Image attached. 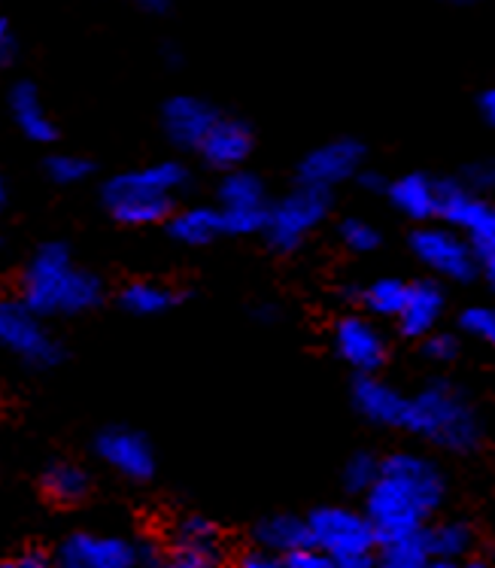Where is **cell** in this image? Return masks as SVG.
<instances>
[{"instance_id":"1","label":"cell","mask_w":495,"mask_h":568,"mask_svg":"<svg viewBox=\"0 0 495 568\" xmlns=\"http://www.w3.org/2000/svg\"><path fill=\"white\" fill-rule=\"evenodd\" d=\"M447 480L435 459L420 453H392L381 465V477L365 493V514L377 529L381 545L420 535L444 505Z\"/></svg>"},{"instance_id":"2","label":"cell","mask_w":495,"mask_h":568,"mask_svg":"<svg viewBox=\"0 0 495 568\" xmlns=\"http://www.w3.org/2000/svg\"><path fill=\"white\" fill-rule=\"evenodd\" d=\"M104 283L73 262L64 244H43L19 277V302L40 316H77L98 307Z\"/></svg>"},{"instance_id":"3","label":"cell","mask_w":495,"mask_h":568,"mask_svg":"<svg viewBox=\"0 0 495 568\" xmlns=\"http://www.w3.org/2000/svg\"><path fill=\"white\" fill-rule=\"evenodd\" d=\"M404 429L449 453H472L484 442V417L453 383L435 381L407 402Z\"/></svg>"},{"instance_id":"4","label":"cell","mask_w":495,"mask_h":568,"mask_svg":"<svg viewBox=\"0 0 495 568\" xmlns=\"http://www.w3.org/2000/svg\"><path fill=\"white\" fill-rule=\"evenodd\" d=\"M185 186H189V168L183 162H159L107 180L104 204L115 222L131 229H147L171 220L173 197Z\"/></svg>"},{"instance_id":"5","label":"cell","mask_w":495,"mask_h":568,"mask_svg":"<svg viewBox=\"0 0 495 568\" xmlns=\"http://www.w3.org/2000/svg\"><path fill=\"white\" fill-rule=\"evenodd\" d=\"M311 541L337 562V568H374L377 566V529L371 526L368 514L325 505L307 517Z\"/></svg>"},{"instance_id":"6","label":"cell","mask_w":495,"mask_h":568,"mask_svg":"<svg viewBox=\"0 0 495 568\" xmlns=\"http://www.w3.org/2000/svg\"><path fill=\"white\" fill-rule=\"evenodd\" d=\"M332 210V192L313 186H301L295 192H289L286 197H280L276 204L267 210L265 241L267 246H274L276 253H292L299 250L307 237H311L329 216Z\"/></svg>"},{"instance_id":"7","label":"cell","mask_w":495,"mask_h":568,"mask_svg":"<svg viewBox=\"0 0 495 568\" xmlns=\"http://www.w3.org/2000/svg\"><path fill=\"white\" fill-rule=\"evenodd\" d=\"M0 341L12 356L34 368H52L64 356L61 341L49 332L43 316L22 302H7L0 307Z\"/></svg>"},{"instance_id":"8","label":"cell","mask_w":495,"mask_h":568,"mask_svg":"<svg viewBox=\"0 0 495 568\" xmlns=\"http://www.w3.org/2000/svg\"><path fill=\"white\" fill-rule=\"evenodd\" d=\"M441 207L438 216L449 229L462 232L481 255V262L495 258V207L486 204L484 197L468 192L459 180H441L438 183Z\"/></svg>"},{"instance_id":"9","label":"cell","mask_w":495,"mask_h":568,"mask_svg":"<svg viewBox=\"0 0 495 568\" xmlns=\"http://www.w3.org/2000/svg\"><path fill=\"white\" fill-rule=\"evenodd\" d=\"M411 250L428 271L444 280L468 283L481 271V255L456 229H420L411 237Z\"/></svg>"},{"instance_id":"10","label":"cell","mask_w":495,"mask_h":568,"mask_svg":"<svg viewBox=\"0 0 495 568\" xmlns=\"http://www.w3.org/2000/svg\"><path fill=\"white\" fill-rule=\"evenodd\" d=\"M220 210L225 234H259L267 225L265 180L253 171H229L220 183Z\"/></svg>"},{"instance_id":"11","label":"cell","mask_w":495,"mask_h":568,"mask_svg":"<svg viewBox=\"0 0 495 568\" xmlns=\"http://www.w3.org/2000/svg\"><path fill=\"white\" fill-rule=\"evenodd\" d=\"M362 164H365V146L353 138H337L329 140L323 146H316L307 152L299 164V183L301 186L325 189L332 192L346 180L362 174Z\"/></svg>"},{"instance_id":"12","label":"cell","mask_w":495,"mask_h":568,"mask_svg":"<svg viewBox=\"0 0 495 568\" xmlns=\"http://www.w3.org/2000/svg\"><path fill=\"white\" fill-rule=\"evenodd\" d=\"M138 547L113 535L77 532L58 547L52 568H138Z\"/></svg>"},{"instance_id":"13","label":"cell","mask_w":495,"mask_h":568,"mask_svg":"<svg viewBox=\"0 0 495 568\" xmlns=\"http://www.w3.org/2000/svg\"><path fill=\"white\" fill-rule=\"evenodd\" d=\"M220 119V110L198 94H173L162 106L164 134L180 150H201Z\"/></svg>"},{"instance_id":"14","label":"cell","mask_w":495,"mask_h":568,"mask_svg":"<svg viewBox=\"0 0 495 568\" xmlns=\"http://www.w3.org/2000/svg\"><path fill=\"white\" fill-rule=\"evenodd\" d=\"M332 341L337 356L350 368H356L358 374L381 372L383 362H386V349H390L381 328L371 320H365V316H344V320H337Z\"/></svg>"},{"instance_id":"15","label":"cell","mask_w":495,"mask_h":568,"mask_svg":"<svg viewBox=\"0 0 495 568\" xmlns=\"http://www.w3.org/2000/svg\"><path fill=\"white\" fill-rule=\"evenodd\" d=\"M220 529L208 517H183L176 526V545L159 568H220Z\"/></svg>"},{"instance_id":"16","label":"cell","mask_w":495,"mask_h":568,"mask_svg":"<svg viewBox=\"0 0 495 568\" xmlns=\"http://www.w3.org/2000/svg\"><path fill=\"white\" fill-rule=\"evenodd\" d=\"M94 450L113 471L128 480H150L155 471V453L150 442L134 429H122V426L104 429L94 442Z\"/></svg>"},{"instance_id":"17","label":"cell","mask_w":495,"mask_h":568,"mask_svg":"<svg viewBox=\"0 0 495 568\" xmlns=\"http://www.w3.org/2000/svg\"><path fill=\"white\" fill-rule=\"evenodd\" d=\"M407 402L411 398H404L392 383L381 381L374 374H358V381L353 383V405L374 426H398V429H404Z\"/></svg>"},{"instance_id":"18","label":"cell","mask_w":495,"mask_h":568,"mask_svg":"<svg viewBox=\"0 0 495 568\" xmlns=\"http://www.w3.org/2000/svg\"><path fill=\"white\" fill-rule=\"evenodd\" d=\"M198 152L216 171H225V174L238 171L250 159V152H253V131H250V125L243 119L222 116Z\"/></svg>"},{"instance_id":"19","label":"cell","mask_w":495,"mask_h":568,"mask_svg":"<svg viewBox=\"0 0 495 568\" xmlns=\"http://www.w3.org/2000/svg\"><path fill=\"white\" fill-rule=\"evenodd\" d=\"M441 314H444V290L435 280H416L407 292L398 328L404 337H428L435 332Z\"/></svg>"},{"instance_id":"20","label":"cell","mask_w":495,"mask_h":568,"mask_svg":"<svg viewBox=\"0 0 495 568\" xmlns=\"http://www.w3.org/2000/svg\"><path fill=\"white\" fill-rule=\"evenodd\" d=\"M10 116L28 140H34V143H52L55 140V122L47 113L34 82H16L12 85Z\"/></svg>"},{"instance_id":"21","label":"cell","mask_w":495,"mask_h":568,"mask_svg":"<svg viewBox=\"0 0 495 568\" xmlns=\"http://www.w3.org/2000/svg\"><path fill=\"white\" fill-rule=\"evenodd\" d=\"M390 197L407 220L426 222L438 216L441 195L438 183H432L426 174H404L390 186Z\"/></svg>"},{"instance_id":"22","label":"cell","mask_w":495,"mask_h":568,"mask_svg":"<svg viewBox=\"0 0 495 568\" xmlns=\"http://www.w3.org/2000/svg\"><path fill=\"white\" fill-rule=\"evenodd\" d=\"M255 538L267 554H283V557L295 554V550H304V547H313L311 523L301 520L295 514H271V517H265L255 529Z\"/></svg>"},{"instance_id":"23","label":"cell","mask_w":495,"mask_h":568,"mask_svg":"<svg viewBox=\"0 0 495 568\" xmlns=\"http://www.w3.org/2000/svg\"><path fill=\"white\" fill-rule=\"evenodd\" d=\"M168 234L176 244L204 246L213 244L220 234H225V220L222 210L216 207H189L183 213H173L168 220Z\"/></svg>"},{"instance_id":"24","label":"cell","mask_w":495,"mask_h":568,"mask_svg":"<svg viewBox=\"0 0 495 568\" xmlns=\"http://www.w3.org/2000/svg\"><path fill=\"white\" fill-rule=\"evenodd\" d=\"M423 541H426L432 559L459 562V559H468V554H472L474 529L462 520H444L435 523V526H426Z\"/></svg>"},{"instance_id":"25","label":"cell","mask_w":495,"mask_h":568,"mask_svg":"<svg viewBox=\"0 0 495 568\" xmlns=\"http://www.w3.org/2000/svg\"><path fill=\"white\" fill-rule=\"evenodd\" d=\"M176 292L164 283H155V280H134L128 283L125 290L119 292V304L125 307L128 314L134 316H159L168 314L173 304H176Z\"/></svg>"},{"instance_id":"26","label":"cell","mask_w":495,"mask_h":568,"mask_svg":"<svg viewBox=\"0 0 495 568\" xmlns=\"http://www.w3.org/2000/svg\"><path fill=\"white\" fill-rule=\"evenodd\" d=\"M89 475L85 468L77 463H55L43 475V489H47L49 499H55L58 505H77L89 496Z\"/></svg>"},{"instance_id":"27","label":"cell","mask_w":495,"mask_h":568,"mask_svg":"<svg viewBox=\"0 0 495 568\" xmlns=\"http://www.w3.org/2000/svg\"><path fill=\"white\" fill-rule=\"evenodd\" d=\"M407 292L411 286L398 277H381L374 280L371 286H365L362 292V304L368 307L371 314L381 316V320H390V316H402L404 304H407Z\"/></svg>"},{"instance_id":"28","label":"cell","mask_w":495,"mask_h":568,"mask_svg":"<svg viewBox=\"0 0 495 568\" xmlns=\"http://www.w3.org/2000/svg\"><path fill=\"white\" fill-rule=\"evenodd\" d=\"M432 562L423 532L411 535V538H398V541H386L381 545L377 554V566L374 568H426Z\"/></svg>"},{"instance_id":"29","label":"cell","mask_w":495,"mask_h":568,"mask_svg":"<svg viewBox=\"0 0 495 568\" xmlns=\"http://www.w3.org/2000/svg\"><path fill=\"white\" fill-rule=\"evenodd\" d=\"M381 465L383 459H377L374 453H365V450L353 453V456L344 463V487L350 489V493L365 496V493L374 487V480L381 477Z\"/></svg>"},{"instance_id":"30","label":"cell","mask_w":495,"mask_h":568,"mask_svg":"<svg viewBox=\"0 0 495 568\" xmlns=\"http://www.w3.org/2000/svg\"><path fill=\"white\" fill-rule=\"evenodd\" d=\"M92 168L94 164L89 162V159L64 152V155H52V159H49L47 174L52 183H58V186H77L82 180H89Z\"/></svg>"},{"instance_id":"31","label":"cell","mask_w":495,"mask_h":568,"mask_svg":"<svg viewBox=\"0 0 495 568\" xmlns=\"http://www.w3.org/2000/svg\"><path fill=\"white\" fill-rule=\"evenodd\" d=\"M337 237H341V244H344L346 250H353V253L358 255L374 253V250L381 246V232H377L371 222L358 220V216H350V220L341 222Z\"/></svg>"},{"instance_id":"32","label":"cell","mask_w":495,"mask_h":568,"mask_svg":"<svg viewBox=\"0 0 495 568\" xmlns=\"http://www.w3.org/2000/svg\"><path fill=\"white\" fill-rule=\"evenodd\" d=\"M459 325L465 335L484 341L489 347H495V307H484V304H474L468 311H462Z\"/></svg>"},{"instance_id":"33","label":"cell","mask_w":495,"mask_h":568,"mask_svg":"<svg viewBox=\"0 0 495 568\" xmlns=\"http://www.w3.org/2000/svg\"><path fill=\"white\" fill-rule=\"evenodd\" d=\"M459 353V341L453 335H444V332H432L428 337H423V356L428 362H438V365H447V362L456 359Z\"/></svg>"},{"instance_id":"34","label":"cell","mask_w":495,"mask_h":568,"mask_svg":"<svg viewBox=\"0 0 495 568\" xmlns=\"http://www.w3.org/2000/svg\"><path fill=\"white\" fill-rule=\"evenodd\" d=\"M283 566L286 568H337L329 554L323 550H316V547H304V550H295V554H289L283 557Z\"/></svg>"},{"instance_id":"35","label":"cell","mask_w":495,"mask_h":568,"mask_svg":"<svg viewBox=\"0 0 495 568\" xmlns=\"http://www.w3.org/2000/svg\"><path fill=\"white\" fill-rule=\"evenodd\" d=\"M465 186L477 189V192H489V189H495V159H484V162L468 164V171H465Z\"/></svg>"},{"instance_id":"36","label":"cell","mask_w":495,"mask_h":568,"mask_svg":"<svg viewBox=\"0 0 495 568\" xmlns=\"http://www.w3.org/2000/svg\"><path fill=\"white\" fill-rule=\"evenodd\" d=\"M16 55H19V37L12 31L10 19H3V22H0V61L10 68L12 61H16Z\"/></svg>"},{"instance_id":"37","label":"cell","mask_w":495,"mask_h":568,"mask_svg":"<svg viewBox=\"0 0 495 568\" xmlns=\"http://www.w3.org/2000/svg\"><path fill=\"white\" fill-rule=\"evenodd\" d=\"M52 566H55V559H49V554H43V550H24L22 557L7 559L0 568H52Z\"/></svg>"},{"instance_id":"38","label":"cell","mask_w":495,"mask_h":568,"mask_svg":"<svg viewBox=\"0 0 495 568\" xmlns=\"http://www.w3.org/2000/svg\"><path fill=\"white\" fill-rule=\"evenodd\" d=\"M231 568H286L280 559H274L271 554H265V550H253V554H243L238 562Z\"/></svg>"},{"instance_id":"39","label":"cell","mask_w":495,"mask_h":568,"mask_svg":"<svg viewBox=\"0 0 495 568\" xmlns=\"http://www.w3.org/2000/svg\"><path fill=\"white\" fill-rule=\"evenodd\" d=\"M358 183H362V189H368V192H390L392 186V183H386V176L377 174V171H362Z\"/></svg>"},{"instance_id":"40","label":"cell","mask_w":495,"mask_h":568,"mask_svg":"<svg viewBox=\"0 0 495 568\" xmlns=\"http://www.w3.org/2000/svg\"><path fill=\"white\" fill-rule=\"evenodd\" d=\"M481 113H484V119L489 125H495V85L481 94Z\"/></svg>"},{"instance_id":"41","label":"cell","mask_w":495,"mask_h":568,"mask_svg":"<svg viewBox=\"0 0 495 568\" xmlns=\"http://www.w3.org/2000/svg\"><path fill=\"white\" fill-rule=\"evenodd\" d=\"M134 7H140V10H147V12H164L168 7H171L173 0H131Z\"/></svg>"},{"instance_id":"42","label":"cell","mask_w":495,"mask_h":568,"mask_svg":"<svg viewBox=\"0 0 495 568\" xmlns=\"http://www.w3.org/2000/svg\"><path fill=\"white\" fill-rule=\"evenodd\" d=\"M459 568H493V562L484 557H468V559H462Z\"/></svg>"},{"instance_id":"43","label":"cell","mask_w":495,"mask_h":568,"mask_svg":"<svg viewBox=\"0 0 495 568\" xmlns=\"http://www.w3.org/2000/svg\"><path fill=\"white\" fill-rule=\"evenodd\" d=\"M484 271H486V280H489V286H493L495 292V258H486Z\"/></svg>"},{"instance_id":"44","label":"cell","mask_w":495,"mask_h":568,"mask_svg":"<svg viewBox=\"0 0 495 568\" xmlns=\"http://www.w3.org/2000/svg\"><path fill=\"white\" fill-rule=\"evenodd\" d=\"M426 568H459L456 562H447V559H432Z\"/></svg>"},{"instance_id":"45","label":"cell","mask_w":495,"mask_h":568,"mask_svg":"<svg viewBox=\"0 0 495 568\" xmlns=\"http://www.w3.org/2000/svg\"><path fill=\"white\" fill-rule=\"evenodd\" d=\"M449 7H472V3H481V0H444Z\"/></svg>"}]
</instances>
